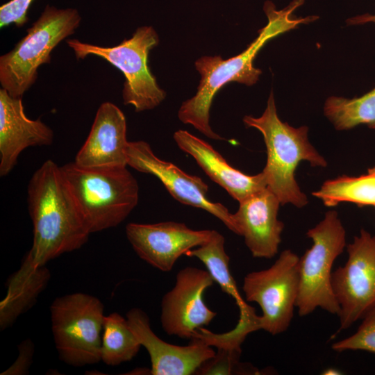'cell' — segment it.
I'll return each mask as SVG.
<instances>
[{
    "label": "cell",
    "mask_w": 375,
    "mask_h": 375,
    "mask_svg": "<svg viewBox=\"0 0 375 375\" xmlns=\"http://www.w3.org/2000/svg\"><path fill=\"white\" fill-rule=\"evenodd\" d=\"M305 0H292L285 8L277 9L272 1H267L263 10L267 24L258 31L256 38L240 54L224 60L220 56H203L195 62L201 80L196 94L181 104L178 117L184 124L193 126L200 133L213 140H224L212 131L210 125V110L217 92L230 82L247 86L254 85L262 71L253 62L260 49L270 40L308 24L318 19L316 15L297 17L294 12Z\"/></svg>",
    "instance_id": "1"
},
{
    "label": "cell",
    "mask_w": 375,
    "mask_h": 375,
    "mask_svg": "<svg viewBox=\"0 0 375 375\" xmlns=\"http://www.w3.org/2000/svg\"><path fill=\"white\" fill-rule=\"evenodd\" d=\"M33 244L26 257L36 265L82 247L89 231L63 178L60 166L46 160L28 186Z\"/></svg>",
    "instance_id": "2"
},
{
    "label": "cell",
    "mask_w": 375,
    "mask_h": 375,
    "mask_svg": "<svg viewBox=\"0 0 375 375\" xmlns=\"http://www.w3.org/2000/svg\"><path fill=\"white\" fill-rule=\"evenodd\" d=\"M243 122L246 126L258 130L263 136L267 157L262 172L267 188L282 205L291 203L298 208L306 206L307 197L295 179L297 167L302 160L313 167L327 166L325 159L308 141V128H294L280 119L272 91L262 115H246Z\"/></svg>",
    "instance_id": "3"
},
{
    "label": "cell",
    "mask_w": 375,
    "mask_h": 375,
    "mask_svg": "<svg viewBox=\"0 0 375 375\" xmlns=\"http://www.w3.org/2000/svg\"><path fill=\"white\" fill-rule=\"evenodd\" d=\"M66 184L90 233L121 224L138 203L137 180L126 166H60Z\"/></svg>",
    "instance_id": "4"
},
{
    "label": "cell",
    "mask_w": 375,
    "mask_h": 375,
    "mask_svg": "<svg viewBox=\"0 0 375 375\" xmlns=\"http://www.w3.org/2000/svg\"><path fill=\"white\" fill-rule=\"evenodd\" d=\"M81 16L73 8L47 5L27 34L9 52L0 57V83L9 94L22 97L35 83L38 67L51 62V53L64 39L74 34Z\"/></svg>",
    "instance_id": "5"
},
{
    "label": "cell",
    "mask_w": 375,
    "mask_h": 375,
    "mask_svg": "<svg viewBox=\"0 0 375 375\" xmlns=\"http://www.w3.org/2000/svg\"><path fill=\"white\" fill-rule=\"evenodd\" d=\"M158 43V35L151 26L138 28L131 38L114 47H101L77 39L67 40L77 60L97 56L123 73V101L132 105L135 112L153 109L165 99V90L157 83L148 65L149 51Z\"/></svg>",
    "instance_id": "6"
},
{
    "label": "cell",
    "mask_w": 375,
    "mask_h": 375,
    "mask_svg": "<svg viewBox=\"0 0 375 375\" xmlns=\"http://www.w3.org/2000/svg\"><path fill=\"white\" fill-rule=\"evenodd\" d=\"M306 235L313 244L299 259L298 314L304 317L319 308L338 316L340 308L332 286V269L346 246V231L338 212H326Z\"/></svg>",
    "instance_id": "7"
},
{
    "label": "cell",
    "mask_w": 375,
    "mask_h": 375,
    "mask_svg": "<svg viewBox=\"0 0 375 375\" xmlns=\"http://www.w3.org/2000/svg\"><path fill=\"white\" fill-rule=\"evenodd\" d=\"M104 306L81 292L56 298L50 306L51 330L62 361L83 367L101 361Z\"/></svg>",
    "instance_id": "8"
},
{
    "label": "cell",
    "mask_w": 375,
    "mask_h": 375,
    "mask_svg": "<svg viewBox=\"0 0 375 375\" xmlns=\"http://www.w3.org/2000/svg\"><path fill=\"white\" fill-rule=\"evenodd\" d=\"M299 259L285 249L269 267L244 276L246 301L256 303L262 310L258 319L259 330L276 335L289 328L299 296Z\"/></svg>",
    "instance_id": "9"
},
{
    "label": "cell",
    "mask_w": 375,
    "mask_h": 375,
    "mask_svg": "<svg viewBox=\"0 0 375 375\" xmlns=\"http://www.w3.org/2000/svg\"><path fill=\"white\" fill-rule=\"evenodd\" d=\"M347 260L332 274L340 308V331L346 330L375 305V235L361 229L347 244Z\"/></svg>",
    "instance_id": "10"
},
{
    "label": "cell",
    "mask_w": 375,
    "mask_h": 375,
    "mask_svg": "<svg viewBox=\"0 0 375 375\" xmlns=\"http://www.w3.org/2000/svg\"><path fill=\"white\" fill-rule=\"evenodd\" d=\"M213 283L208 271L195 267L177 273L174 287L161 302L160 322L167 335L191 340L199 328L211 322L217 313L206 306L203 295Z\"/></svg>",
    "instance_id": "11"
},
{
    "label": "cell",
    "mask_w": 375,
    "mask_h": 375,
    "mask_svg": "<svg viewBox=\"0 0 375 375\" xmlns=\"http://www.w3.org/2000/svg\"><path fill=\"white\" fill-rule=\"evenodd\" d=\"M126 153L127 165L155 176L176 200L206 210L237 234L233 214L222 203L208 198V186L200 177L189 175L173 163L158 158L144 141L128 142Z\"/></svg>",
    "instance_id": "12"
},
{
    "label": "cell",
    "mask_w": 375,
    "mask_h": 375,
    "mask_svg": "<svg viewBox=\"0 0 375 375\" xmlns=\"http://www.w3.org/2000/svg\"><path fill=\"white\" fill-rule=\"evenodd\" d=\"M212 230H193L184 223H129L126 235L137 255L144 261L167 272L183 255L207 242Z\"/></svg>",
    "instance_id": "13"
},
{
    "label": "cell",
    "mask_w": 375,
    "mask_h": 375,
    "mask_svg": "<svg viewBox=\"0 0 375 375\" xmlns=\"http://www.w3.org/2000/svg\"><path fill=\"white\" fill-rule=\"evenodd\" d=\"M126 319L135 337L149 354L151 374H194L203 362L215 354L211 346L196 337L185 346L165 342L151 330L148 315L140 308L128 310Z\"/></svg>",
    "instance_id": "14"
},
{
    "label": "cell",
    "mask_w": 375,
    "mask_h": 375,
    "mask_svg": "<svg viewBox=\"0 0 375 375\" xmlns=\"http://www.w3.org/2000/svg\"><path fill=\"white\" fill-rule=\"evenodd\" d=\"M233 217L237 235L254 258H272L278 251L284 224L278 219L280 201L267 188L239 203Z\"/></svg>",
    "instance_id": "15"
},
{
    "label": "cell",
    "mask_w": 375,
    "mask_h": 375,
    "mask_svg": "<svg viewBox=\"0 0 375 375\" xmlns=\"http://www.w3.org/2000/svg\"><path fill=\"white\" fill-rule=\"evenodd\" d=\"M53 132L40 119L33 120L24 112L22 97L0 89V176H5L16 165L22 151L29 147L47 146Z\"/></svg>",
    "instance_id": "16"
},
{
    "label": "cell",
    "mask_w": 375,
    "mask_h": 375,
    "mask_svg": "<svg viewBox=\"0 0 375 375\" xmlns=\"http://www.w3.org/2000/svg\"><path fill=\"white\" fill-rule=\"evenodd\" d=\"M126 120L114 103L99 107L89 135L74 162L85 167L127 166Z\"/></svg>",
    "instance_id": "17"
},
{
    "label": "cell",
    "mask_w": 375,
    "mask_h": 375,
    "mask_svg": "<svg viewBox=\"0 0 375 375\" xmlns=\"http://www.w3.org/2000/svg\"><path fill=\"white\" fill-rule=\"evenodd\" d=\"M174 139L180 149L192 156L205 173L239 203L267 188L262 172L249 176L235 169L210 144L188 131H176Z\"/></svg>",
    "instance_id": "18"
},
{
    "label": "cell",
    "mask_w": 375,
    "mask_h": 375,
    "mask_svg": "<svg viewBox=\"0 0 375 375\" xmlns=\"http://www.w3.org/2000/svg\"><path fill=\"white\" fill-rule=\"evenodd\" d=\"M50 277L46 265H36L24 257L19 269L8 279L6 295L0 303L1 330L11 326L35 303Z\"/></svg>",
    "instance_id": "19"
},
{
    "label": "cell",
    "mask_w": 375,
    "mask_h": 375,
    "mask_svg": "<svg viewBox=\"0 0 375 375\" xmlns=\"http://www.w3.org/2000/svg\"><path fill=\"white\" fill-rule=\"evenodd\" d=\"M224 236L212 231L209 240L197 248L188 251L185 256L195 257L206 267L214 282L222 290L234 299L240 310V317L246 319L256 315L255 308L249 306L241 296L229 269V257L224 249Z\"/></svg>",
    "instance_id": "20"
},
{
    "label": "cell",
    "mask_w": 375,
    "mask_h": 375,
    "mask_svg": "<svg viewBox=\"0 0 375 375\" xmlns=\"http://www.w3.org/2000/svg\"><path fill=\"white\" fill-rule=\"evenodd\" d=\"M327 207L351 202L360 207L375 208V166L359 176H341L325 181L312 193Z\"/></svg>",
    "instance_id": "21"
},
{
    "label": "cell",
    "mask_w": 375,
    "mask_h": 375,
    "mask_svg": "<svg viewBox=\"0 0 375 375\" xmlns=\"http://www.w3.org/2000/svg\"><path fill=\"white\" fill-rule=\"evenodd\" d=\"M141 346L126 318L117 312L104 317L101 361L110 366L131 361L138 354Z\"/></svg>",
    "instance_id": "22"
},
{
    "label": "cell",
    "mask_w": 375,
    "mask_h": 375,
    "mask_svg": "<svg viewBox=\"0 0 375 375\" xmlns=\"http://www.w3.org/2000/svg\"><path fill=\"white\" fill-rule=\"evenodd\" d=\"M324 112L339 131L360 124L375 129V87L359 97H330L325 101Z\"/></svg>",
    "instance_id": "23"
},
{
    "label": "cell",
    "mask_w": 375,
    "mask_h": 375,
    "mask_svg": "<svg viewBox=\"0 0 375 375\" xmlns=\"http://www.w3.org/2000/svg\"><path fill=\"white\" fill-rule=\"evenodd\" d=\"M210 359L203 362L196 371L197 375L210 374H258L257 368L240 360L242 350L217 347Z\"/></svg>",
    "instance_id": "24"
},
{
    "label": "cell",
    "mask_w": 375,
    "mask_h": 375,
    "mask_svg": "<svg viewBox=\"0 0 375 375\" xmlns=\"http://www.w3.org/2000/svg\"><path fill=\"white\" fill-rule=\"evenodd\" d=\"M361 320L354 333L332 344L333 351H364L375 355V305Z\"/></svg>",
    "instance_id": "25"
},
{
    "label": "cell",
    "mask_w": 375,
    "mask_h": 375,
    "mask_svg": "<svg viewBox=\"0 0 375 375\" xmlns=\"http://www.w3.org/2000/svg\"><path fill=\"white\" fill-rule=\"evenodd\" d=\"M34 0H10L0 7L1 28L14 24L21 27L28 22V10Z\"/></svg>",
    "instance_id": "26"
},
{
    "label": "cell",
    "mask_w": 375,
    "mask_h": 375,
    "mask_svg": "<svg viewBox=\"0 0 375 375\" xmlns=\"http://www.w3.org/2000/svg\"><path fill=\"white\" fill-rule=\"evenodd\" d=\"M19 355L15 362L1 375H24L28 373L32 362L34 345L31 340H24L18 346Z\"/></svg>",
    "instance_id": "27"
},
{
    "label": "cell",
    "mask_w": 375,
    "mask_h": 375,
    "mask_svg": "<svg viewBox=\"0 0 375 375\" xmlns=\"http://www.w3.org/2000/svg\"><path fill=\"white\" fill-rule=\"evenodd\" d=\"M369 22L375 23V14L365 13L347 19L348 25H360Z\"/></svg>",
    "instance_id": "28"
},
{
    "label": "cell",
    "mask_w": 375,
    "mask_h": 375,
    "mask_svg": "<svg viewBox=\"0 0 375 375\" xmlns=\"http://www.w3.org/2000/svg\"><path fill=\"white\" fill-rule=\"evenodd\" d=\"M342 374V373H341L340 371L335 368H332V367L328 368L322 372V374H324V375H335V374Z\"/></svg>",
    "instance_id": "29"
}]
</instances>
